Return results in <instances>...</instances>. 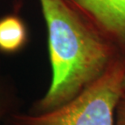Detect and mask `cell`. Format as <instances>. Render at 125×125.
I'll use <instances>...</instances> for the list:
<instances>
[{
    "label": "cell",
    "mask_w": 125,
    "mask_h": 125,
    "mask_svg": "<svg viewBox=\"0 0 125 125\" xmlns=\"http://www.w3.org/2000/svg\"><path fill=\"white\" fill-rule=\"evenodd\" d=\"M52 78L39 113L67 103L105 73L120 51L67 0H39Z\"/></svg>",
    "instance_id": "6da1fadb"
},
{
    "label": "cell",
    "mask_w": 125,
    "mask_h": 125,
    "mask_svg": "<svg viewBox=\"0 0 125 125\" xmlns=\"http://www.w3.org/2000/svg\"><path fill=\"white\" fill-rule=\"evenodd\" d=\"M125 54L119 53L105 73L78 96L58 108L15 116L17 125H115V111L123 94Z\"/></svg>",
    "instance_id": "7a4b0ae2"
},
{
    "label": "cell",
    "mask_w": 125,
    "mask_h": 125,
    "mask_svg": "<svg viewBox=\"0 0 125 125\" xmlns=\"http://www.w3.org/2000/svg\"><path fill=\"white\" fill-rule=\"evenodd\" d=\"M125 54V0H67Z\"/></svg>",
    "instance_id": "3957f363"
},
{
    "label": "cell",
    "mask_w": 125,
    "mask_h": 125,
    "mask_svg": "<svg viewBox=\"0 0 125 125\" xmlns=\"http://www.w3.org/2000/svg\"><path fill=\"white\" fill-rule=\"evenodd\" d=\"M28 41L27 27L17 15L0 18V51L12 54L21 51Z\"/></svg>",
    "instance_id": "277c9868"
},
{
    "label": "cell",
    "mask_w": 125,
    "mask_h": 125,
    "mask_svg": "<svg viewBox=\"0 0 125 125\" xmlns=\"http://www.w3.org/2000/svg\"><path fill=\"white\" fill-rule=\"evenodd\" d=\"M115 125H125V93L121 94L115 111Z\"/></svg>",
    "instance_id": "5b68a950"
},
{
    "label": "cell",
    "mask_w": 125,
    "mask_h": 125,
    "mask_svg": "<svg viewBox=\"0 0 125 125\" xmlns=\"http://www.w3.org/2000/svg\"><path fill=\"white\" fill-rule=\"evenodd\" d=\"M121 87H122V90H123V93H125V74H124V76L123 77V81H122Z\"/></svg>",
    "instance_id": "8992f818"
}]
</instances>
